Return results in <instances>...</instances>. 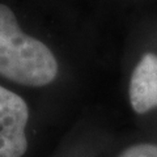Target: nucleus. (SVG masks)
<instances>
[{
  "mask_svg": "<svg viewBox=\"0 0 157 157\" xmlns=\"http://www.w3.org/2000/svg\"><path fill=\"white\" fill-rule=\"evenodd\" d=\"M58 75V62L39 39L25 34L12 9L0 4V76L28 86H43Z\"/></svg>",
  "mask_w": 157,
  "mask_h": 157,
  "instance_id": "1",
  "label": "nucleus"
},
{
  "mask_svg": "<svg viewBox=\"0 0 157 157\" xmlns=\"http://www.w3.org/2000/svg\"><path fill=\"white\" fill-rule=\"evenodd\" d=\"M130 104L137 114L157 107V55L147 52L140 59L130 80Z\"/></svg>",
  "mask_w": 157,
  "mask_h": 157,
  "instance_id": "3",
  "label": "nucleus"
},
{
  "mask_svg": "<svg viewBox=\"0 0 157 157\" xmlns=\"http://www.w3.org/2000/svg\"><path fill=\"white\" fill-rule=\"evenodd\" d=\"M28 122V104L18 94L0 85V157L25 155Z\"/></svg>",
  "mask_w": 157,
  "mask_h": 157,
  "instance_id": "2",
  "label": "nucleus"
},
{
  "mask_svg": "<svg viewBox=\"0 0 157 157\" xmlns=\"http://www.w3.org/2000/svg\"><path fill=\"white\" fill-rule=\"evenodd\" d=\"M118 157H157L156 144H135L124 149Z\"/></svg>",
  "mask_w": 157,
  "mask_h": 157,
  "instance_id": "4",
  "label": "nucleus"
}]
</instances>
